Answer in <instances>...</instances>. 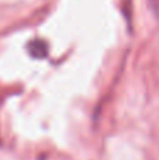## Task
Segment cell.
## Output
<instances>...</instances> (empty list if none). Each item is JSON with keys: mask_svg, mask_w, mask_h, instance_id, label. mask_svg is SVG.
<instances>
[{"mask_svg": "<svg viewBox=\"0 0 159 160\" xmlns=\"http://www.w3.org/2000/svg\"><path fill=\"white\" fill-rule=\"evenodd\" d=\"M27 51H28L31 58L44 59L48 56L49 47H48V44L44 41V39H31L27 45Z\"/></svg>", "mask_w": 159, "mask_h": 160, "instance_id": "cell-1", "label": "cell"}]
</instances>
